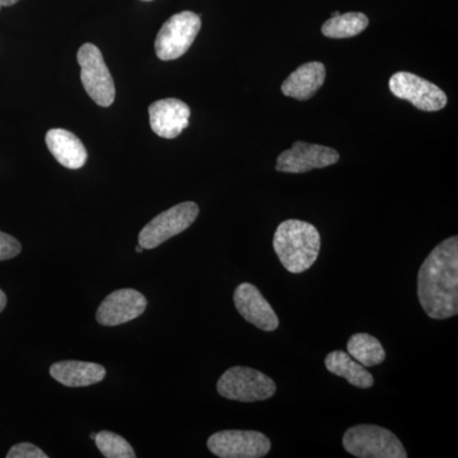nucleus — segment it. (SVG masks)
<instances>
[{"mask_svg": "<svg viewBox=\"0 0 458 458\" xmlns=\"http://www.w3.org/2000/svg\"><path fill=\"white\" fill-rule=\"evenodd\" d=\"M418 297L433 319L458 313V238H447L430 252L418 274Z\"/></svg>", "mask_w": 458, "mask_h": 458, "instance_id": "1", "label": "nucleus"}, {"mask_svg": "<svg viewBox=\"0 0 458 458\" xmlns=\"http://www.w3.org/2000/svg\"><path fill=\"white\" fill-rule=\"evenodd\" d=\"M273 246L283 267L289 273L301 274L318 260L321 237L311 223L288 219L276 228Z\"/></svg>", "mask_w": 458, "mask_h": 458, "instance_id": "2", "label": "nucleus"}, {"mask_svg": "<svg viewBox=\"0 0 458 458\" xmlns=\"http://www.w3.org/2000/svg\"><path fill=\"white\" fill-rule=\"evenodd\" d=\"M344 450L360 458H406L403 443L391 430L373 424H360L346 430Z\"/></svg>", "mask_w": 458, "mask_h": 458, "instance_id": "3", "label": "nucleus"}, {"mask_svg": "<svg viewBox=\"0 0 458 458\" xmlns=\"http://www.w3.org/2000/svg\"><path fill=\"white\" fill-rule=\"evenodd\" d=\"M221 396L240 403L269 400L276 393V385L260 370L247 367H233L223 373L216 384Z\"/></svg>", "mask_w": 458, "mask_h": 458, "instance_id": "4", "label": "nucleus"}, {"mask_svg": "<svg viewBox=\"0 0 458 458\" xmlns=\"http://www.w3.org/2000/svg\"><path fill=\"white\" fill-rule=\"evenodd\" d=\"M77 60L87 95L98 106L110 107L116 98V89L101 51L93 44H84L78 50Z\"/></svg>", "mask_w": 458, "mask_h": 458, "instance_id": "5", "label": "nucleus"}, {"mask_svg": "<svg viewBox=\"0 0 458 458\" xmlns=\"http://www.w3.org/2000/svg\"><path fill=\"white\" fill-rule=\"evenodd\" d=\"M200 29V17L194 12H181L165 21L155 42L158 59L165 62L179 59L194 44Z\"/></svg>", "mask_w": 458, "mask_h": 458, "instance_id": "6", "label": "nucleus"}, {"mask_svg": "<svg viewBox=\"0 0 458 458\" xmlns=\"http://www.w3.org/2000/svg\"><path fill=\"white\" fill-rule=\"evenodd\" d=\"M199 205L194 201H185L174 205L165 212L158 214L148 223L140 233V245L144 250H152L161 246L165 241L186 231L197 221Z\"/></svg>", "mask_w": 458, "mask_h": 458, "instance_id": "7", "label": "nucleus"}, {"mask_svg": "<svg viewBox=\"0 0 458 458\" xmlns=\"http://www.w3.org/2000/svg\"><path fill=\"white\" fill-rule=\"evenodd\" d=\"M208 448L221 458H261L269 454L271 442L255 430H222L208 439Z\"/></svg>", "mask_w": 458, "mask_h": 458, "instance_id": "8", "label": "nucleus"}, {"mask_svg": "<svg viewBox=\"0 0 458 458\" xmlns=\"http://www.w3.org/2000/svg\"><path fill=\"white\" fill-rule=\"evenodd\" d=\"M388 86L394 96L406 99L421 111L433 113L447 105V96L438 86L408 72L394 73Z\"/></svg>", "mask_w": 458, "mask_h": 458, "instance_id": "9", "label": "nucleus"}, {"mask_svg": "<svg viewBox=\"0 0 458 458\" xmlns=\"http://www.w3.org/2000/svg\"><path fill=\"white\" fill-rule=\"evenodd\" d=\"M339 159V153L333 148L295 141L291 149L280 153L276 168L286 174H304L335 165Z\"/></svg>", "mask_w": 458, "mask_h": 458, "instance_id": "10", "label": "nucleus"}, {"mask_svg": "<svg viewBox=\"0 0 458 458\" xmlns=\"http://www.w3.org/2000/svg\"><path fill=\"white\" fill-rule=\"evenodd\" d=\"M146 309L147 300L143 294L134 289H120L105 298L96 318L105 327H117L140 318Z\"/></svg>", "mask_w": 458, "mask_h": 458, "instance_id": "11", "label": "nucleus"}, {"mask_svg": "<svg viewBox=\"0 0 458 458\" xmlns=\"http://www.w3.org/2000/svg\"><path fill=\"white\" fill-rule=\"evenodd\" d=\"M233 301L238 313L250 324L262 331H276L278 328V316L255 285L250 283L238 285Z\"/></svg>", "mask_w": 458, "mask_h": 458, "instance_id": "12", "label": "nucleus"}, {"mask_svg": "<svg viewBox=\"0 0 458 458\" xmlns=\"http://www.w3.org/2000/svg\"><path fill=\"white\" fill-rule=\"evenodd\" d=\"M150 128L158 137L174 140L189 126L190 107L177 98L159 99L149 106Z\"/></svg>", "mask_w": 458, "mask_h": 458, "instance_id": "13", "label": "nucleus"}, {"mask_svg": "<svg viewBox=\"0 0 458 458\" xmlns=\"http://www.w3.org/2000/svg\"><path fill=\"white\" fill-rule=\"evenodd\" d=\"M51 155L69 170H80L86 165L87 155L84 144L73 132L65 129H51L45 137Z\"/></svg>", "mask_w": 458, "mask_h": 458, "instance_id": "14", "label": "nucleus"}, {"mask_svg": "<svg viewBox=\"0 0 458 458\" xmlns=\"http://www.w3.org/2000/svg\"><path fill=\"white\" fill-rule=\"evenodd\" d=\"M327 78V69L319 62H310L301 65L282 84L283 95L307 101L321 89Z\"/></svg>", "mask_w": 458, "mask_h": 458, "instance_id": "15", "label": "nucleus"}, {"mask_svg": "<svg viewBox=\"0 0 458 458\" xmlns=\"http://www.w3.org/2000/svg\"><path fill=\"white\" fill-rule=\"evenodd\" d=\"M50 375L59 384L68 387H86L101 382L106 377V369L98 363L63 360L51 366Z\"/></svg>", "mask_w": 458, "mask_h": 458, "instance_id": "16", "label": "nucleus"}, {"mask_svg": "<svg viewBox=\"0 0 458 458\" xmlns=\"http://www.w3.org/2000/svg\"><path fill=\"white\" fill-rule=\"evenodd\" d=\"M325 367H327L328 372L343 377L355 387L366 390V388H370L375 384L372 373L369 372L366 367L361 366L360 361L355 360L346 352H331L325 358Z\"/></svg>", "mask_w": 458, "mask_h": 458, "instance_id": "17", "label": "nucleus"}, {"mask_svg": "<svg viewBox=\"0 0 458 458\" xmlns=\"http://www.w3.org/2000/svg\"><path fill=\"white\" fill-rule=\"evenodd\" d=\"M346 349L348 354L364 367L378 366L386 360L384 346L377 337L369 334H354L349 339Z\"/></svg>", "mask_w": 458, "mask_h": 458, "instance_id": "18", "label": "nucleus"}, {"mask_svg": "<svg viewBox=\"0 0 458 458\" xmlns=\"http://www.w3.org/2000/svg\"><path fill=\"white\" fill-rule=\"evenodd\" d=\"M369 20L360 12L337 14L327 20L322 26V33L330 38H348L360 35L369 27Z\"/></svg>", "mask_w": 458, "mask_h": 458, "instance_id": "19", "label": "nucleus"}, {"mask_svg": "<svg viewBox=\"0 0 458 458\" xmlns=\"http://www.w3.org/2000/svg\"><path fill=\"white\" fill-rule=\"evenodd\" d=\"M96 445L101 454L107 458H134L137 457L128 441L122 436L111 432L96 434Z\"/></svg>", "mask_w": 458, "mask_h": 458, "instance_id": "20", "label": "nucleus"}, {"mask_svg": "<svg viewBox=\"0 0 458 458\" xmlns=\"http://www.w3.org/2000/svg\"><path fill=\"white\" fill-rule=\"evenodd\" d=\"M22 251V246L16 238L0 231V261L16 258Z\"/></svg>", "mask_w": 458, "mask_h": 458, "instance_id": "21", "label": "nucleus"}, {"mask_svg": "<svg viewBox=\"0 0 458 458\" xmlns=\"http://www.w3.org/2000/svg\"><path fill=\"white\" fill-rule=\"evenodd\" d=\"M8 458H47V454L32 443H18L9 450Z\"/></svg>", "mask_w": 458, "mask_h": 458, "instance_id": "22", "label": "nucleus"}, {"mask_svg": "<svg viewBox=\"0 0 458 458\" xmlns=\"http://www.w3.org/2000/svg\"><path fill=\"white\" fill-rule=\"evenodd\" d=\"M20 0H0V11L2 8L12 7V5L17 4Z\"/></svg>", "mask_w": 458, "mask_h": 458, "instance_id": "23", "label": "nucleus"}, {"mask_svg": "<svg viewBox=\"0 0 458 458\" xmlns=\"http://www.w3.org/2000/svg\"><path fill=\"white\" fill-rule=\"evenodd\" d=\"M5 304H7V295L0 289V312L5 309Z\"/></svg>", "mask_w": 458, "mask_h": 458, "instance_id": "24", "label": "nucleus"}, {"mask_svg": "<svg viewBox=\"0 0 458 458\" xmlns=\"http://www.w3.org/2000/svg\"><path fill=\"white\" fill-rule=\"evenodd\" d=\"M143 247H141L140 245H138L137 246V249H135V251L138 252V254H141V252H143Z\"/></svg>", "mask_w": 458, "mask_h": 458, "instance_id": "25", "label": "nucleus"}, {"mask_svg": "<svg viewBox=\"0 0 458 458\" xmlns=\"http://www.w3.org/2000/svg\"><path fill=\"white\" fill-rule=\"evenodd\" d=\"M90 438L95 439L96 438V434L95 433L90 434Z\"/></svg>", "mask_w": 458, "mask_h": 458, "instance_id": "26", "label": "nucleus"}, {"mask_svg": "<svg viewBox=\"0 0 458 458\" xmlns=\"http://www.w3.org/2000/svg\"><path fill=\"white\" fill-rule=\"evenodd\" d=\"M143 2H152V0H143Z\"/></svg>", "mask_w": 458, "mask_h": 458, "instance_id": "27", "label": "nucleus"}]
</instances>
